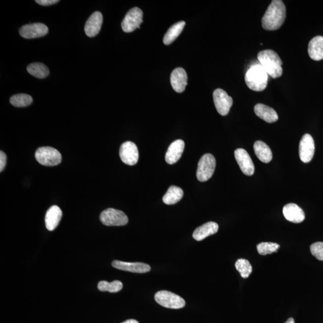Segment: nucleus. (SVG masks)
<instances>
[{
	"mask_svg": "<svg viewBox=\"0 0 323 323\" xmlns=\"http://www.w3.org/2000/svg\"><path fill=\"white\" fill-rule=\"evenodd\" d=\"M286 17V8L283 1L273 0L261 19V25L264 30H276L284 24Z\"/></svg>",
	"mask_w": 323,
	"mask_h": 323,
	"instance_id": "f257e3e1",
	"label": "nucleus"
},
{
	"mask_svg": "<svg viewBox=\"0 0 323 323\" xmlns=\"http://www.w3.org/2000/svg\"><path fill=\"white\" fill-rule=\"evenodd\" d=\"M258 59L267 74L273 78L281 77L283 74V62L278 55L272 50H264L258 54Z\"/></svg>",
	"mask_w": 323,
	"mask_h": 323,
	"instance_id": "f03ea898",
	"label": "nucleus"
},
{
	"mask_svg": "<svg viewBox=\"0 0 323 323\" xmlns=\"http://www.w3.org/2000/svg\"><path fill=\"white\" fill-rule=\"evenodd\" d=\"M245 81L247 86L253 91H263L268 83V74L260 64H253L246 72Z\"/></svg>",
	"mask_w": 323,
	"mask_h": 323,
	"instance_id": "7ed1b4c3",
	"label": "nucleus"
},
{
	"mask_svg": "<svg viewBox=\"0 0 323 323\" xmlns=\"http://www.w3.org/2000/svg\"><path fill=\"white\" fill-rule=\"evenodd\" d=\"M35 157L41 165L46 167H54L59 165L62 156L59 151L51 147H42L38 148Z\"/></svg>",
	"mask_w": 323,
	"mask_h": 323,
	"instance_id": "20e7f679",
	"label": "nucleus"
},
{
	"mask_svg": "<svg viewBox=\"0 0 323 323\" xmlns=\"http://www.w3.org/2000/svg\"><path fill=\"white\" fill-rule=\"evenodd\" d=\"M216 161L214 156L207 153L202 156L197 165L196 177L199 182L208 181L214 173Z\"/></svg>",
	"mask_w": 323,
	"mask_h": 323,
	"instance_id": "39448f33",
	"label": "nucleus"
},
{
	"mask_svg": "<svg viewBox=\"0 0 323 323\" xmlns=\"http://www.w3.org/2000/svg\"><path fill=\"white\" fill-rule=\"evenodd\" d=\"M155 299L157 303L161 306L171 309H180L186 305V302L182 297L166 290L156 293Z\"/></svg>",
	"mask_w": 323,
	"mask_h": 323,
	"instance_id": "423d86ee",
	"label": "nucleus"
},
{
	"mask_svg": "<svg viewBox=\"0 0 323 323\" xmlns=\"http://www.w3.org/2000/svg\"><path fill=\"white\" fill-rule=\"evenodd\" d=\"M100 221L108 226H121L128 223L127 215L123 211L114 208H108L101 212Z\"/></svg>",
	"mask_w": 323,
	"mask_h": 323,
	"instance_id": "0eeeda50",
	"label": "nucleus"
},
{
	"mask_svg": "<svg viewBox=\"0 0 323 323\" xmlns=\"http://www.w3.org/2000/svg\"><path fill=\"white\" fill-rule=\"evenodd\" d=\"M143 13L138 7L130 9L125 16L122 22V30L125 33H131L136 28H140L142 22Z\"/></svg>",
	"mask_w": 323,
	"mask_h": 323,
	"instance_id": "6e6552de",
	"label": "nucleus"
},
{
	"mask_svg": "<svg viewBox=\"0 0 323 323\" xmlns=\"http://www.w3.org/2000/svg\"><path fill=\"white\" fill-rule=\"evenodd\" d=\"M213 100L218 113L222 116L228 114L233 104L231 97L222 89H215L213 92Z\"/></svg>",
	"mask_w": 323,
	"mask_h": 323,
	"instance_id": "1a4fd4ad",
	"label": "nucleus"
},
{
	"mask_svg": "<svg viewBox=\"0 0 323 323\" xmlns=\"http://www.w3.org/2000/svg\"><path fill=\"white\" fill-rule=\"evenodd\" d=\"M119 155L122 161L125 164L135 165L138 162L139 158L138 148L133 142H125L119 150Z\"/></svg>",
	"mask_w": 323,
	"mask_h": 323,
	"instance_id": "9d476101",
	"label": "nucleus"
},
{
	"mask_svg": "<svg viewBox=\"0 0 323 323\" xmlns=\"http://www.w3.org/2000/svg\"><path fill=\"white\" fill-rule=\"evenodd\" d=\"M315 153V144L314 139L310 134L306 133L301 139L299 144V157L301 161L309 163L313 158Z\"/></svg>",
	"mask_w": 323,
	"mask_h": 323,
	"instance_id": "9b49d317",
	"label": "nucleus"
},
{
	"mask_svg": "<svg viewBox=\"0 0 323 323\" xmlns=\"http://www.w3.org/2000/svg\"><path fill=\"white\" fill-rule=\"evenodd\" d=\"M235 157L241 170L246 176H252L255 173V165L251 157L246 150L238 148L235 151Z\"/></svg>",
	"mask_w": 323,
	"mask_h": 323,
	"instance_id": "f8f14e48",
	"label": "nucleus"
},
{
	"mask_svg": "<svg viewBox=\"0 0 323 323\" xmlns=\"http://www.w3.org/2000/svg\"><path fill=\"white\" fill-rule=\"evenodd\" d=\"M47 26L41 23L25 25L20 28L19 34L25 39H30L46 36L48 33Z\"/></svg>",
	"mask_w": 323,
	"mask_h": 323,
	"instance_id": "ddd939ff",
	"label": "nucleus"
},
{
	"mask_svg": "<svg viewBox=\"0 0 323 323\" xmlns=\"http://www.w3.org/2000/svg\"><path fill=\"white\" fill-rule=\"evenodd\" d=\"M103 22V14L100 11H95L92 13L87 20L84 27V31L87 36L89 37L97 36L100 33Z\"/></svg>",
	"mask_w": 323,
	"mask_h": 323,
	"instance_id": "4468645a",
	"label": "nucleus"
},
{
	"mask_svg": "<svg viewBox=\"0 0 323 323\" xmlns=\"http://www.w3.org/2000/svg\"><path fill=\"white\" fill-rule=\"evenodd\" d=\"M112 266L116 269L133 273H143L149 272L151 267L148 264L141 262H125L120 260H114Z\"/></svg>",
	"mask_w": 323,
	"mask_h": 323,
	"instance_id": "2eb2a0df",
	"label": "nucleus"
},
{
	"mask_svg": "<svg viewBox=\"0 0 323 323\" xmlns=\"http://www.w3.org/2000/svg\"><path fill=\"white\" fill-rule=\"evenodd\" d=\"M170 78L171 86L174 91L178 93L185 91L188 84V75L184 69L177 68L174 69Z\"/></svg>",
	"mask_w": 323,
	"mask_h": 323,
	"instance_id": "dca6fc26",
	"label": "nucleus"
},
{
	"mask_svg": "<svg viewBox=\"0 0 323 323\" xmlns=\"http://www.w3.org/2000/svg\"><path fill=\"white\" fill-rule=\"evenodd\" d=\"M185 142L182 139H177L168 147L165 155V161L168 164H176L181 158L185 149Z\"/></svg>",
	"mask_w": 323,
	"mask_h": 323,
	"instance_id": "f3484780",
	"label": "nucleus"
},
{
	"mask_svg": "<svg viewBox=\"0 0 323 323\" xmlns=\"http://www.w3.org/2000/svg\"><path fill=\"white\" fill-rule=\"evenodd\" d=\"M283 212L285 218L290 222L300 223L305 220L304 211L295 203H290L285 205Z\"/></svg>",
	"mask_w": 323,
	"mask_h": 323,
	"instance_id": "a211bd4d",
	"label": "nucleus"
},
{
	"mask_svg": "<svg viewBox=\"0 0 323 323\" xmlns=\"http://www.w3.org/2000/svg\"><path fill=\"white\" fill-rule=\"evenodd\" d=\"M62 216L63 212L60 207H58L57 205L51 206L46 214L45 223L46 228L49 231H54L59 225Z\"/></svg>",
	"mask_w": 323,
	"mask_h": 323,
	"instance_id": "6ab92c4d",
	"label": "nucleus"
},
{
	"mask_svg": "<svg viewBox=\"0 0 323 323\" xmlns=\"http://www.w3.org/2000/svg\"><path fill=\"white\" fill-rule=\"evenodd\" d=\"M254 110L255 114L267 123H273L278 120V116L275 110L266 105L258 104Z\"/></svg>",
	"mask_w": 323,
	"mask_h": 323,
	"instance_id": "aec40b11",
	"label": "nucleus"
},
{
	"mask_svg": "<svg viewBox=\"0 0 323 323\" xmlns=\"http://www.w3.org/2000/svg\"><path fill=\"white\" fill-rule=\"evenodd\" d=\"M218 230L219 225L217 223H206L195 229L193 234V238L197 241H202L209 236L216 234Z\"/></svg>",
	"mask_w": 323,
	"mask_h": 323,
	"instance_id": "412c9836",
	"label": "nucleus"
},
{
	"mask_svg": "<svg viewBox=\"0 0 323 323\" xmlns=\"http://www.w3.org/2000/svg\"><path fill=\"white\" fill-rule=\"evenodd\" d=\"M311 59L320 61L323 59V37L316 36L311 40L308 49Z\"/></svg>",
	"mask_w": 323,
	"mask_h": 323,
	"instance_id": "4be33fe9",
	"label": "nucleus"
},
{
	"mask_svg": "<svg viewBox=\"0 0 323 323\" xmlns=\"http://www.w3.org/2000/svg\"><path fill=\"white\" fill-rule=\"evenodd\" d=\"M254 150L256 156L261 162L267 164L272 161V151L265 142L261 141H256Z\"/></svg>",
	"mask_w": 323,
	"mask_h": 323,
	"instance_id": "5701e85b",
	"label": "nucleus"
},
{
	"mask_svg": "<svg viewBox=\"0 0 323 323\" xmlns=\"http://www.w3.org/2000/svg\"><path fill=\"white\" fill-rule=\"evenodd\" d=\"M182 189L175 186H171L167 193L163 197V202L167 205H174L179 202L183 196Z\"/></svg>",
	"mask_w": 323,
	"mask_h": 323,
	"instance_id": "b1692460",
	"label": "nucleus"
},
{
	"mask_svg": "<svg viewBox=\"0 0 323 323\" xmlns=\"http://www.w3.org/2000/svg\"><path fill=\"white\" fill-rule=\"evenodd\" d=\"M186 23L184 21H180L171 26L165 34L164 38V43L165 45H169L175 40L185 27Z\"/></svg>",
	"mask_w": 323,
	"mask_h": 323,
	"instance_id": "393cba45",
	"label": "nucleus"
},
{
	"mask_svg": "<svg viewBox=\"0 0 323 323\" xmlns=\"http://www.w3.org/2000/svg\"><path fill=\"white\" fill-rule=\"evenodd\" d=\"M27 71L32 75L39 78H44L49 74L47 66L42 63L31 64L27 66Z\"/></svg>",
	"mask_w": 323,
	"mask_h": 323,
	"instance_id": "a878e982",
	"label": "nucleus"
},
{
	"mask_svg": "<svg viewBox=\"0 0 323 323\" xmlns=\"http://www.w3.org/2000/svg\"><path fill=\"white\" fill-rule=\"evenodd\" d=\"M123 288L122 282L116 280L109 283L106 281H101L98 284V289L101 292H109L110 293H117Z\"/></svg>",
	"mask_w": 323,
	"mask_h": 323,
	"instance_id": "bb28decb",
	"label": "nucleus"
},
{
	"mask_svg": "<svg viewBox=\"0 0 323 323\" xmlns=\"http://www.w3.org/2000/svg\"><path fill=\"white\" fill-rule=\"evenodd\" d=\"M10 102L14 107H25L30 106L33 103V98L28 94H17L10 98Z\"/></svg>",
	"mask_w": 323,
	"mask_h": 323,
	"instance_id": "cd10ccee",
	"label": "nucleus"
},
{
	"mask_svg": "<svg viewBox=\"0 0 323 323\" xmlns=\"http://www.w3.org/2000/svg\"><path fill=\"white\" fill-rule=\"evenodd\" d=\"M235 267L243 278H248L253 270L252 266L249 261L244 258L238 259L235 263Z\"/></svg>",
	"mask_w": 323,
	"mask_h": 323,
	"instance_id": "c85d7f7f",
	"label": "nucleus"
},
{
	"mask_svg": "<svg viewBox=\"0 0 323 323\" xmlns=\"http://www.w3.org/2000/svg\"><path fill=\"white\" fill-rule=\"evenodd\" d=\"M280 246L273 243H261L257 246L258 252L260 255L266 256L277 252Z\"/></svg>",
	"mask_w": 323,
	"mask_h": 323,
	"instance_id": "c756f323",
	"label": "nucleus"
},
{
	"mask_svg": "<svg viewBox=\"0 0 323 323\" xmlns=\"http://www.w3.org/2000/svg\"><path fill=\"white\" fill-rule=\"evenodd\" d=\"M310 251L317 259L323 261V243L317 242L313 244L310 247Z\"/></svg>",
	"mask_w": 323,
	"mask_h": 323,
	"instance_id": "7c9ffc66",
	"label": "nucleus"
},
{
	"mask_svg": "<svg viewBox=\"0 0 323 323\" xmlns=\"http://www.w3.org/2000/svg\"><path fill=\"white\" fill-rule=\"evenodd\" d=\"M6 163L7 156L2 151H1V152H0V171L2 172L4 170Z\"/></svg>",
	"mask_w": 323,
	"mask_h": 323,
	"instance_id": "2f4dec72",
	"label": "nucleus"
},
{
	"mask_svg": "<svg viewBox=\"0 0 323 323\" xmlns=\"http://www.w3.org/2000/svg\"><path fill=\"white\" fill-rule=\"evenodd\" d=\"M36 2L40 5L48 6V5L56 4L59 1H58V0H37Z\"/></svg>",
	"mask_w": 323,
	"mask_h": 323,
	"instance_id": "473e14b6",
	"label": "nucleus"
},
{
	"mask_svg": "<svg viewBox=\"0 0 323 323\" xmlns=\"http://www.w3.org/2000/svg\"><path fill=\"white\" fill-rule=\"evenodd\" d=\"M122 323H139V322L136 321L135 320L130 319L128 320L127 321H125Z\"/></svg>",
	"mask_w": 323,
	"mask_h": 323,
	"instance_id": "72a5a7b5",
	"label": "nucleus"
},
{
	"mask_svg": "<svg viewBox=\"0 0 323 323\" xmlns=\"http://www.w3.org/2000/svg\"><path fill=\"white\" fill-rule=\"evenodd\" d=\"M285 323H295V320L293 318H290L287 320V321Z\"/></svg>",
	"mask_w": 323,
	"mask_h": 323,
	"instance_id": "f704fd0d",
	"label": "nucleus"
}]
</instances>
